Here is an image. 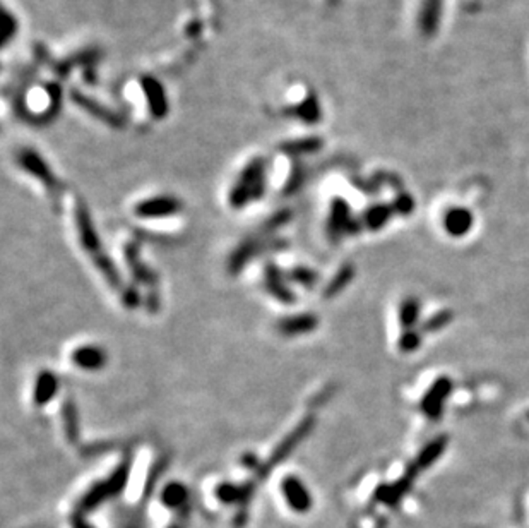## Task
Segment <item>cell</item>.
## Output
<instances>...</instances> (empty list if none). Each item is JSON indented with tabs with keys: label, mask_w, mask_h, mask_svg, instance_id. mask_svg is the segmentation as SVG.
Here are the masks:
<instances>
[{
	"label": "cell",
	"mask_w": 529,
	"mask_h": 528,
	"mask_svg": "<svg viewBox=\"0 0 529 528\" xmlns=\"http://www.w3.org/2000/svg\"><path fill=\"white\" fill-rule=\"evenodd\" d=\"M77 234H79V240H81L82 247L93 256V259L97 261L99 257H103V249H102V242H99V237L94 230L93 223H91L89 216H87L86 210L77 211Z\"/></svg>",
	"instance_id": "obj_4"
},
{
	"label": "cell",
	"mask_w": 529,
	"mask_h": 528,
	"mask_svg": "<svg viewBox=\"0 0 529 528\" xmlns=\"http://www.w3.org/2000/svg\"><path fill=\"white\" fill-rule=\"evenodd\" d=\"M180 211V203L173 198H153L146 199L134 208V215L139 218H166Z\"/></svg>",
	"instance_id": "obj_3"
},
{
	"label": "cell",
	"mask_w": 529,
	"mask_h": 528,
	"mask_svg": "<svg viewBox=\"0 0 529 528\" xmlns=\"http://www.w3.org/2000/svg\"><path fill=\"white\" fill-rule=\"evenodd\" d=\"M218 501L224 505H236V502H247L251 487H241V485L230 484V482H222L214 490Z\"/></svg>",
	"instance_id": "obj_8"
},
{
	"label": "cell",
	"mask_w": 529,
	"mask_h": 528,
	"mask_svg": "<svg viewBox=\"0 0 529 528\" xmlns=\"http://www.w3.org/2000/svg\"><path fill=\"white\" fill-rule=\"evenodd\" d=\"M187 499H189V489L185 487V484L177 480L168 482V484L163 485V489L160 492L161 505H165L170 510L182 508L187 502Z\"/></svg>",
	"instance_id": "obj_7"
},
{
	"label": "cell",
	"mask_w": 529,
	"mask_h": 528,
	"mask_svg": "<svg viewBox=\"0 0 529 528\" xmlns=\"http://www.w3.org/2000/svg\"><path fill=\"white\" fill-rule=\"evenodd\" d=\"M58 392V377L52 371H41L33 386V405L45 406Z\"/></svg>",
	"instance_id": "obj_5"
},
{
	"label": "cell",
	"mask_w": 529,
	"mask_h": 528,
	"mask_svg": "<svg viewBox=\"0 0 529 528\" xmlns=\"http://www.w3.org/2000/svg\"><path fill=\"white\" fill-rule=\"evenodd\" d=\"M317 328V318L314 314H297L281 319L278 323V331L285 336L305 335Z\"/></svg>",
	"instance_id": "obj_6"
},
{
	"label": "cell",
	"mask_w": 529,
	"mask_h": 528,
	"mask_svg": "<svg viewBox=\"0 0 529 528\" xmlns=\"http://www.w3.org/2000/svg\"><path fill=\"white\" fill-rule=\"evenodd\" d=\"M64 427H65V434L70 441L76 439L77 436V414L76 409H74L72 402H69L64 409Z\"/></svg>",
	"instance_id": "obj_9"
},
{
	"label": "cell",
	"mask_w": 529,
	"mask_h": 528,
	"mask_svg": "<svg viewBox=\"0 0 529 528\" xmlns=\"http://www.w3.org/2000/svg\"><path fill=\"white\" fill-rule=\"evenodd\" d=\"M107 352L99 345H81L70 352V362L86 372L102 371L107 365Z\"/></svg>",
	"instance_id": "obj_2"
},
{
	"label": "cell",
	"mask_w": 529,
	"mask_h": 528,
	"mask_svg": "<svg viewBox=\"0 0 529 528\" xmlns=\"http://www.w3.org/2000/svg\"><path fill=\"white\" fill-rule=\"evenodd\" d=\"M281 494L285 497V502L293 510L295 513L305 514L314 506L310 490L307 489L305 482L298 479L297 475H286L281 480Z\"/></svg>",
	"instance_id": "obj_1"
},
{
	"label": "cell",
	"mask_w": 529,
	"mask_h": 528,
	"mask_svg": "<svg viewBox=\"0 0 529 528\" xmlns=\"http://www.w3.org/2000/svg\"><path fill=\"white\" fill-rule=\"evenodd\" d=\"M70 528H94V527L87 522V519L84 518V514L77 513L76 511V513L70 517Z\"/></svg>",
	"instance_id": "obj_10"
}]
</instances>
